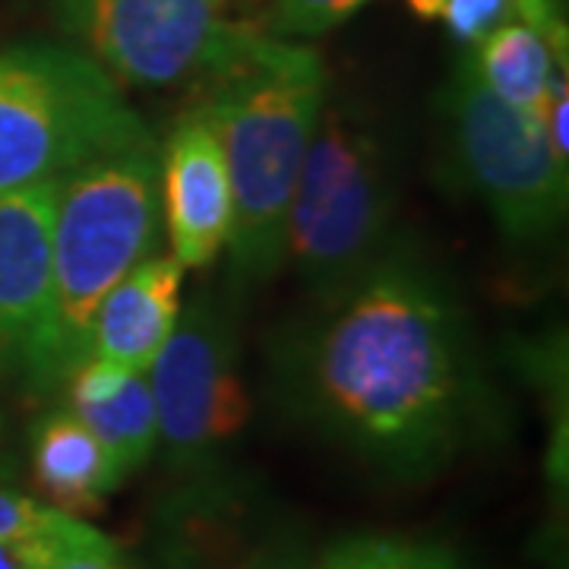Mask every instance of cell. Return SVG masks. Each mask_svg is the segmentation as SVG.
I'll use <instances>...</instances> for the list:
<instances>
[{"label":"cell","instance_id":"cell-1","mask_svg":"<svg viewBox=\"0 0 569 569\" xmlns=\"http://www.w3.org/2000/svg\"><path fill=\"white\" fill-rule=\"evenodd\" d=\"M272 389L291 418L396 481L440 475L488 421L466 310L406 241L284 329Z\"/></svg>","mask_w":569,"mask_h":569},{"label":"cell","instance_id":"cell-2","mask_svg":"<svg viewBox=\"0 0 569 569\" xmlns=\"http://www.w3.org/2000/svg\"><path fill=\"white\" fill-rule=\"evenodd\" d=\"M200 89V108L219 130L231 174V266L247 282H263L284 266L288 212L329 77L313 48L260 32Z\"/></svg>","mask_w":569,"mask_h":569},{"label":"cell","instance_id":"cell-3","mask_svg":"<svg viewBox=\"0 0 569 569\" xmlns=\"http://www.w3.org/2000/svg\"><path fill=\"white\" fill-rule=\"evenodd\" d=\"M162 190L156 137L67 171L54 200L51 307L29 389L61 392L86 361L89 329L108 291L162 253Z\"/></svg>","mask_w":569,"mask_h":569},{"label":"cell","instance_id":"cell-4","mask_svg":"<svg viewBox=\"0 0 569 569\" xmlns=\"http://www.w3.org/2000/svg\"><path fill=\"white\" fill-rule=\"evenodd\" d=\"M399 183L380 123L326 96L284 231V263L313 298L361 279L396 244Z\"/></svg>","mask_w":569,"mask_h":569},{"label":"cell","instance_id":"cell-5","mask_svg":"<svg viewBox=\"0 0 569 569\" xmlns=\"http://www.w3.org/2000/svg\"><path fill=\"white\" fill-rule=\"evenodd\" d=\"M146 140L152 130L96 58L44 41L0 48V190L61 181Z\"/></svg>","mask_w":569,"mask_h":569},{"label":"cell","instance_id":"cell-6","mask_svg":"<svg viewBox=\"0 0 569 569\" xmlns=\"http://www.w3.org/2000/svg\"><path fill=\"white\" fill-rule=\"evenodd\" d=\"M452 162L512 244H538L563 224L567 159L553 152L541 111L503 102L468 58L440 92Z\"/></svg>","mask_w":569,"mask_h":569},{"label":"cell","instance_id":"cell-7","mask_svg":"<svg viewBox=\"0 0 569 569\" xmlns=\"http://www.w3.org/2000/svg\"><path fill=\"white\" fill-rule=\"evenodd\" d=\"M164 466L181 478L212 475L250 421L241 346L228 307L197 291L149 367Z\"/></svg>","mask_w":569,"mask_h":569},{"label":"cell","instance_id":"cell-8","mask_svg":"<svg viewBox=\"0 0 569 569\" xmlns=\"http://www.w3.org/2000/svg\"><path fill=\"white\" fill-rule=\"evenodd\" d=\"M241 0H77L89 58L118 82L142 89L203 86L263 32L238 17Z\"/></svg>","mask_w":569,"mask_h":569},{"label":"cell","instance_id":"cell-9","mask_svg":"<svg viewBox=\"0 0 569 569\" xmlns=\"http://www.w3.org/2000/svg\"><path fill=\"white\" fill-rule=\"evenodd\" d=\"M58 181L0 190V377L29 387L51 307Z\"/></svg>","mask_w":569,"mask_h":569},{"label":"cell","instance_id":"cell-10","mask_svg":"<svg viewBox=\"0 0 569 569\" xmlns=\"http://www.w3.org/2000/svg\"><path fill=\"white\" fill-rule=\"evenodd\" d=\"M159 190L171 257L183 269L216 263L231 238L234 197L219 130L200 104L174 123L159 149Z\"/></svg>","mask_w":569,"mask_h":569},{"label":"cell","instance_id":"cell-11","mask_svg":"<svg viewBox=\"0 0 569 569\" xmlns=\"http://www.w3.org/2000/svg\"><path fill=\"white\" fill-rule=\"evenodd\" d=\"M183 272L171 253H156L130 269L96 310L86 358L149 373L181 317Z\"/></svg>","mask_w":569,"mask_h":569},{"label":"cell","instance_id":"cell-12","mask_svg":"<svg viewBox=\"0 0 569 569\" xmlns=\"http://www.w3.org/2000/svg\"><path fill=\"white\" fill-rule=\"evenodd\" d=\"M61 392L63 406L102 440L123 478L140 471L159 452V418L149 373L86 358L67 373Z\"/></svg>","mask_w":569,"mask_h":569},{"label":"cell","instance_id":"cell-13","mask_svg":"<svg viewBox=\"0 0 569 569\" xmlns=\"http://www.w3.org/2000/svg\"><path fill=\"white\" fill-rule=\"evenodd\" d=\"M29 462L48 503L77 519L99 516L127 481L102 440L67 406L44 411L29 427Z\"/></svg>","mask_w":569,"mask_h":569},{"label":"cell","instance_id":"cell-14","mask_svg":"<svg viewBox=\"0 0 569 569\" xmlns=\"http://www.w3.org/2000/svg\"><path fill=\"white\" fill-rule=\"evenodd\" d=\"M475 73L503 102L541 111L553 77L567 70V36L526 20H512L468 48Z\"/></svg>","mask_w":569,"mask_h":569},{"label":"cell","instance_id":"cell-15","mask_svg":"<svg viewBox=\"0 0 569 569\" xmlns=\"http://www.w3.org/2000/svg\"><path fill=\"white\" fill-rule=\"evenodd\" d=\"M408 7L425 20L440 22L466 48H475L493 29L512 20L535 22L553 36H567L563 10L550 0H408Z\"/></svg>","mask_w":569,"mask_h":569},{"label":"cell","instance_id":"cell-16","mask_svg":"<svg viewBox=\"0 0 569 569\" xmlns=\"http://www.w3.org/2000/svg\"><path fill=\"white\" fill-rule=\"evenodd\" d=\"M313 569H466L443 545L399 535H348L313 560Z\"/></svg>","mask_w":569,"mask_h":569},{"label":"cell","instance_id":"cell-17","mask_svg":"<svg viewBox=\"0 0 569 569\" xmlns=\"http://www.w3.org/2000/svg\"><path fill=\"white\" fill-rule=\"evenodd\" d=\"M367 3L370 0H272L260 29L282 41L317 39L351 20Z\"/></svg>","mask_w":569,"mask_h":569},{"label":"cell","instance_id":"cell-18","mask_svg":"<svg viewBox=\"0 0 569 569\" xmlns=\"http://www.w3.org/2000/svg\"><path fill=\"white\" fill-rule=\"evenodd\" d=\"M86 535H92V526L70 516L63 526L26 538H7L0 541V569H51L63 550L73 548Z\"/></svg>","mask_w":569,"mask_h":569},{"label":"cell","instance_id":"cell-19","mask_svg":"<svg viewBox=\"0 0 569 569\" xmlns=\"http://www.w3.org/2000/svg\"><path fill=\"white\" fill-rule=\"evenodd\" d=\"M70 516L54 509L51 503H41L29 493L0 485V541L7 538H26V535H39L63 526Z\"/></svg>","mask_w":569,"mask_h":569},{"label":"cell","instance_id":"cell-20","mask_svg":"<svg viewBox=\"0 0 569 569\" xmlns=\"http://www.w3.org/2000/svg\"><path fill=\"white\" fill-rule=\"evenodd\" d=\"M114 557H121L118 545L99 529H92V535H86L73 548L63 550L51 569H108Z\"/></svg>","mask_w":569,"mask_h":569},{"label":"cell","instance_id":"cell-21","mask_svg":"<svg viewBox=\"0 0 569 569\" xmlns=\"http://www.w3.org/2000/svg\"><path fill=\"white\" fill-rule=\"evenodd\" d=\"M241 569H313V557L307 553L301 541L279 538L253 550V557Z\"/></svg>","mask_w":569,"mask_h":569},{"label":"cell","instance_id":"cell-22","mask_svg":"<svg viewBox=\"0 0 569 569\" xmlns=\"http://www.w3.org/2000/svg\"><path fill=\"white\" fill-rule=\"evenodd\" d=\"M17 475V459H13V449H10V430H7V418L0 411V485L13 481Z\"/></svg>","mask_w":569,"mask_h":569},{"label":"cell","instance_id":"cell-23","mask_svg":"<svg viewBox=\"0 0 569 569\" xmlns=\"http://www.w3.org/2000/svg\"><path fill=\"white\" fill-rule=\"evenodd\" d=\"M108 569H140V567H133V563H123L121 557H114V560H111V567Z\"/></svg>","mask_w":569,"mask_h":569},{"label":"cell","instance_id":"cell-24","mask_svg":"<svg viewBox=\"0 0 569 569\" xmlns=\"http://www.w3.org/2000/svg\"><path fill=\"white\" fill-rule=\"evenodd\" d=\"M550 3H557V7H560V10H563V3H567V0H550Z\"/></svg>","mask_w":569,"mask_h":569}]
</instances>
